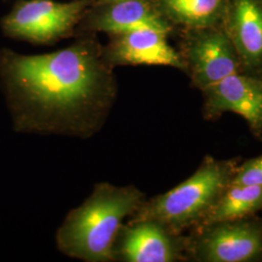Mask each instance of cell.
<instances>
[{
	"label": "cell",
	"mask_w": 262,
	"mask_h": 262,
	"mask_svg": "<svg viewBox=\"0 0 262 262\" xmlns=\"http://www.w3.org/2000/svg\"><path fill=\"white\" fill-rule=\"evenodd\" d=\"M15 130L86 139L103 127L116 85L100 50L81 42L54 53H9L1 61Z\"/></svg>",
	"instance_id": "obj_1"
},
{
	"label": "cell",
	"mask_w": 262,
	"mask_h": 262,
	"mask_svg": "<svg viewBox=\"0 0 262 262\" xmlns=\"http://www.w3.org/2000/svg\"><path fill=\"white\" fill-rule=\"evenodd\" d=\"M144 201V193L134 186L96 184L91 195L67 214L57 229V249L83 261H116L114 248L123 222Z\"/></svg>",
	"instance_id": "obj_2"
},
{
	"label": "cell",
	"mask_w": 262,
	"mask_h": 262,
	"mask_svg": "<svg viewBox=\"0 0 262 262\" xmlns=\"http://www.w3.org/2000/svg\"><path fill=\"white\" fill-rule=\"evenodd\" d=\"M236 163L207 158L193 175L167 192L144 201L129 221H154L175 234L202 223L230 186Z\"/></svg>",
	"instance_id": "obj_3"
},
{
	"label": "cell",
	"mask_w": 262,
	"mask_h": 262,
	"mask_svg": "<svg viewBox=\"0 0 262 262\" xmlns=\"http://www.w3.org/2000/svg\"><path fill=\"white\" fill-rule=\"evenodd\" d=\"M180 54L192 84L201 92L241 72L236 51L223 27L185 30Z\"/></svg>",
	"instance_id": "obj_4"
},
{
	"label": "cell",
	"mask_w": 262,
	"mask_h": 262,
	"mask_svg": "<svg viewBox=\"0 0 262 262\" xmlns=\"http://www.w3.org/2000/svg\"><path fill=\"white\" fill-rule=\"evenodd\" d=\"M201 228L186 250L199 261L249 262L262 257V225L243 220L217 223Z\"/></svg>",
	"instance_id": "obj_5"
},
{
	"label": "cell",
	"mask_w": 262,
	"mask_h": 262,
	"mask_svg": "<svg viewBox=\"0 0 262 262\" xmlns=\"http://www.w3.org/2000/svg\"><path fill=\"white\" fill-rule=\"evenodd\" d=\"M85 5L84 0L67 3L28 0L10 13L4 19V28L14 37L39 43L51 42L74 27Z\"/></svg>",
	"instance_id": "obj_6"
},
{
	"label": "cell",
	"mask_w": 262,
	"mask_h": 262,
	"mask_svg": "<svg viewBox=\"0 0 262 262\" xmlns=\"http://www.w3.org/2000/svg\"><path fill=\"white\" fill-rule=\"evenodd\" d=\"M186 240L154 221H129L115 243V260L124 262H173L183 258Z\"/></svg>",
	"instance_id": "obj_7"
},
{
	"label": "cell",
	"mask_w": 262,
	"mask_h": 262,
	"mask_svg": "<svg viewBox=\"0 0 262 262\" xmlns=\"http://www.w3.org/2000/svg\"><path fill=\"white\" fill-rule=\"evenodd\" d=\"M223 28L241 73L262 80V0H228Z\"/></svg>",
	"instance_id": "obj_8"
},
{
	"label": "cell",
	"mask_w": 262,
	"mask_h": 262,
	"mask_svg": "<svg viewBox=\"0 0 262 262\" xmlns=\"http://www.w3.org/2000/svg\"><path fill=\"white\" fill-rule=\"evenodd\" d=\"M202 93L209 116L235 113L243 117L255 135L262 134V80L238 72Z\"/></svg>",
	"instance_id": "obj_9"
},
{
	"label": "cell",
	"mask_w": 262,
	"mask_h": 262,
	"mask_svg": "<svg viewBox=\"0 0 262 262\" xmlns=\"http://www.w3.org/2000/svg\"><path fill=\"white\" fill-rule=\"evenodd\" d=\"M119 35L105 58L109 64L170 66L185 70L180 52L167 41L168 33L148 28Z\"/></svg>",
	"instance_id": "obj_10"
},
{
	"label": "cell",
	"mask_w": 262,
	"mask_h": 262,
	"mask_svg": "<svg viewBox=\"0 0 262 262\" xmlns=\"http://www.w3.org/2000/svg\"><path fill=\"white\" fill-rule=\"evenodd\" d=\"M172 27L183 30L223 27L228 0H152Z\"/></svg>",
	"instance_id": "obj_11"
},
{
	"label": "cell",
	"mask_w": 262,
	"mask_h": 262,
	"mask_svg": "<svg viewBox=\"0 0 262 262\" xmlns=\"http://www.w3.org/2000/svg\"><path fill=\"white\" fill-rule=\"evenodd\" d=\"M96 25L98 29L115 34L148 28L169 34L173 29L150 0H123L114 3Z\"/></svg>",
	"instance_id": "obj_12"
},
{
	"label": "cell",
	"mask_w": 262,
	"mask_h": 262,
	"mask_svg": "<svg viewBox=\"0 0 262 262\" xmlns=\"http://www.w3.org/2000/svg\"><path fill=\"white\" fill-rule=\"evenodd\" d=\"M260 210L262 186L230 185L198 227L243 220Z\"/></svg>",
	"instance_id": "obj_13"
},
{
	"label": "cell",
	"mask_w": 262,
	"mask_h": 262,
	"mask_svg": "<svg viewBox=\"0 0 262 262\" xmlns=\"http://www.w3.org/2000/svg\"><path fill=\"white\" fill-rule=\"evenodd\" d=\"M232 186H262V156L246 161L236 167Z\"/></svg>",
	"instance_id": "obj_14"
},
{
	"label": "cell",
	"mask_w": 262,
	"mask_h": 262,
	"mask_svg": "<svg viewBox=\"0 0 262 262\" xmlns=\"http://www.w3.org/2000/svg\"><path fill=\"white\" fill-rule=\"evenodd\" d=\"M104 2H108V3H117V2H120V1H123V0H103Z\"/></svg>",
	"instance_id": "obj_15"
}]
</instances>
